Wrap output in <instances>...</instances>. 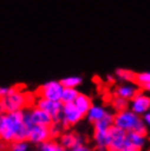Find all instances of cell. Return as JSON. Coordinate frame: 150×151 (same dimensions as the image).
<instances>
[{"label":"cell","instance_id":"obj_30","mask_svg":"<svg viewBox=\"0 0 150 151\" xmlns=\"http://www.w3.org/2000/svg\"><path fill=\"white\" fill-rule=\"evenodd\" d=\"M120 151H140V150H139V149H136V148L129 147V148H124L123 150H120Z\"/></svg>","mask_w":150,"mask_h":151},{"label":"cell","instance_id":"obj_16","mask_svg":"<svg viewBox=\"0 0 150 151\" xmlns=\"http://www.w3.org/2000/svg\"><path fill=\"white\" fill-rule=\"evenodd\" d=\"M113 124H114V115H113L112 113L107 112L100 121L95 122L93 124L94 130H97V132H105V130H107Z\"/></svg>","mask_w":150,"mask_h":151},{"label":"cell","instance_id":"obj_29","mask_svg":"<svg viewBox=\"0 0 150 151\" xmlns=\"http://www.w3.org/2000/svg\"><path fill=\"white\" fill-rule=\"evenodd\" d=\"M4 113H6L4 105V101H2V99H0V115H2Z\"/></svg>","mask_w":150,"mask_h":151},{"label":"cell","instance_id":"obj_1","mask_svg":"<svg viewBox=\"0 0 150 151\" xmlns=\"http://www.w3.org/2000/svg\"><path fill=\"white\" fill-rule=\"evenodd\" d=\"M30 127L24 122V110L6 112L0 115V140L8 144L27 140Z\"/></svg>","mask_w":150,"mask_h":151},{"label":"cell","instance_id":"obj_21","mask_svg":"<svg viewBox=\"0 0 150 151\" xmlns=\"http://www.w3.org/2000/svg\"><path fill=\"white\" fill-rule=\"evenodd\" d=\"M60 83L64 88H77L82 83V78L79 76H70L60 80Z\"/></svg>","mask_w":150,"mask_h":151},{"label":"cell","instance_id":"obj_22","mask_svg":"<svg viewBox=\"0 0 150 151\" xmlns=\"http://www.w3.org/2000/svg\"><path fill=\"white\" fill-rule=\"evenodd\" d=\"M127 105H128V101L123 98L115 96L114 100H113V107H114L115 111H117V112L126 110V109H127Z\"/></svg>","mask_w":150,"mask_h":151},{"label":"cell","instance_id":"obj_8","mask_svg":"<svg viewBox=\"0 0 150 151\" xmlns=\"http://www.w3.org/2000/svg\"><path fill=\"white\" fill-rule=\"evenodd\" d=\"M24 122L29 126H32V125L49 126L53 123V118L45 111L38 109V106H34L32 110L24 111Z\"/></svg>","mask_w":150,"mask_h":151},{"label":"cell","instance_id":"obj_19","mask_svg":"<svg viewBox=\"0 0 150 151\" xmlns=\"http://www.w3.org/2000/svg\"><path fill=\"white\" fill-rule=\"evenodd\" d=\"M40 151H67V150L60 144L48 139L40 145Z\"/></svg>","mask_w":150,"mask_h":151},{"label":"cell","instance_id":"obj_33","mask_svg":"<svg viewBox=\"0 0 150 151\" xmlns=\"http://www.w3.org/2000/svg\"><path fill=\"white\" fill-rule=\"evenodd\" d=\"M107 79H109L110 81H113V79H114V77H113V76H111V75H107Z\"/></svg>","mask_w":150,"mask_h":151},{"label":"cell","instance_id":"obj_5","mask_svg":"<svg viewBox=\"0 0 150 151\" xmlns=\"http://www.w3.org/2000/svg\"><path fill=\"white\" fill-rule=\"evenodd\" d=\"M63 90H64V87L60 81L52 80L38 88V90L36 91V95L38 98L47 99L52 101H60Z\"/></svg>","mask_w":150,"mask_h":151},{"label":"cell","instance_id":"obj_32","mask_svg":"<svg viewBox=\"0 0 150 151\" xmlns=\"http://www.w3.org/2000/svg\"><path fill=\"white\" fill-rule=\"evenodd\" d=\"M4 150V144H2V141L0 140V151Z\"/></svg>","mask_w":150,"mask_h":151},{"label":"cell","instance_id":"obj_26","mask_svg":"<svg viewBox=\"0 0 150 151\" xmlns=\"http://www.w3.org/2000/svg\"><path fill=\"white\" fill-rule=\"evenodd\" d=\"M67 151H90V149L82 144V145H79V146H77V147L71 148V149H68Z\"/></svg>","mask_w":150,"mask_h":151},{"label":"cell","instance_id":"obj_31","mask_svg":"<svg viewBox=\"0 0 150 151\" xmlns=\"http://www.w3.org/2000/svg\"><path fill=\"white\" fill-rule=\"evenodd\" d=\"M143 88H144V89H145V90L148 91V92H149V93H150V83H147V84H144Z\"/></svg>","mask_w":150,"mask_h":151},{"label":"cell","instance_id":"obj_14","mask_svg":"<svg viewBox=\"0 0 150 151\" xmlns=\"http://www.w3.org/2000/svg\"><path fill=\"white\" fill-rule=\"evenodd\" d=\"M106 113H107V111H106L105 107L92 104L91 107L89 109V111L87 112L86 116L88 118V121L90 122V123H92V124H94L95 122L100 121Z\"/></svg>","mask_w":150,"mask_h":151},{"label":"cell","instance_id":"obj_7","mask_svg":"<svg viewBox=\"0 0 150 151\" xmlns=\"http://www.w3.org/2000/svg\"><path fill=\"white\" fill-rule=\"evenodd\" d=\"M35 106L38 109L45 111L49 116L53 118V122H60L61 118V109H63V103L60 101H52L47 99L38 98L35 102Z\"/></svg>","mask_w":150,"mask_h":151},{"label":"cell","instance_id":"obj_28","mask_svg":"<svg viewBox=\"0 0 150 151\" xmlns=\"http://www.w3.org/2000/svg\"><path fill=\"white\" fill-rule=\"evenodd\" d=\"M8 91H9V88L7 87H0V99H4L6 95H7Z\"/></svg>","mask_w":150,"mask_h":151},{"label":"cell","instance_id":"obj_6","mask_svg":"<svg viewBox=\"0 0 150 151\" xmlns=\"http://www.w3.org/2000/svg\"><path fill=\"white\" fill-rule=\"evenodd\" d=\"M83 117L84 115L80 113V111L76 107L74 103H63L61 118H60V124L63 125V127L67 128L69 126L78 124Z\"/></svg>","mask_w":150,"mask_h":151},{"label":"cell","instance_id":"obj_34","mask_svg":"<svg viewBox=\"0 0 150 151\" xmlns=\"http://www.w3.org/2000/svg\"><path fill=\"white\" fill-rule=\"evenodd\" d=\"M149 111H150V107H149Z\"/></svg>","mask_w":150,"mask_h":151},{"label":"cell","instance_id":"obj_20","mask_svg":"<svg viewBox=\"0 0 150 151\" xmlns=\"http://www.w3.org/2000/svg\"><path fill=\"white\" fill-rule=\"evenodd\" d=\"M115 76H116L117 79L120 80V81H124V82H131V81L135 80V72L131 71L128 69H116Z\"/></svg>","mask_w":150,"mask_h":151},{"label":"cell","instance_id":"obj_24","mask_svg":"<svg viewBox=\"0 0 150 151\" xmlns=\"http://www.w3.org/2000/svg\"><path fill=\"white\" fill-rule=\"evenodd\" d=\"M136 82L144 86L147 83H150V71H145V72H139V73H135V80Z\"/></svg>","mask_w":150,"mask_h":151},{"label":"cell","instance_id":"obj_15","mask_svg":"<svg viewBox=\"0 0 150 151\" xmlns=\"http://www.w3.org/2000/svg\"><path fill=\"white\" fill-rule=\"evenodd\" d=\"M74 104L75 106L80 111V113H82L84 116H86L87 112L89 111V109L92 105V102H91V99L86 94H82V93H79L78 96L76 98V100L74 101Z\"/></svg>","mask_w":150,"mask_h":151},{"label":"cell","instance_id":"obj_23","mask_svg":"<svg viewBox=\"0 0 150 151\" xmlns=\"http://www.w3.org/2000/svg\"><path fill=\"white\" fill-rule=\"evenodd\" d=\"M61 128H63V125L60 124V122H53L48 126L50 138H55V137L59 136L60 132H61Z\"/></svg>","mask_w":150,"mask_h":151},{"label":"cell","instance_id":"obj_13","mask_svg":"<svg viewBox=\"0 0 150 151\" xmlns=\"http://www.w3.org/2000/svg\"><path fill=\"white\" fill-rule=\"evenodd\" d=\"M138 92H139V89L137 86L133 84V83H125V84L118 86V87L116 88L115 95L129 101V100H131Z\"/></svg>","mask_w":150,"mask_h":151},{"label":"cell","instance_id":"obj_3","mask_svg":"<svg viewBox=\"0 0 150 151\" xmlns=\"http://www.w3.org/2000/svg\"><path fill=\"white\" fill-rule=\"evenodd\" d=\"M114 125L122 128L125 132H138L140 134H147V126L143 121V117L134 113L131 110H123L114 115Z\"/></svg>","mask_w":150,"mask_h":151},{"label":"cell","instance_id":"obj_2","mask_svg":"<svg viewBox=\"0 0 150 151\" xmlns=\"http://www.w3.org/2000/svg\"><path fill=\"white\" fill-rule=\"evenodd\" d=\"M6 112L23 111L35 102V95L31 92L23 91L20 86L9 88L7 95L2 99Z\"/></svg>","mask_w":150,"mask_h":151},{"label":"cell","instance_id":"obj_17","mask_svg":"<svg viewBox=\"0 0 150 151\" xmlns=\"http://www.w3.org/2000/svg\"><path fill=\"white\" fill-rule=\"evenodd\" d=\"M93 139L99 151L107 150V141H109L107 130H105V132H97V130H94Z\"/></svg>","mask_w":150,"mask_h":151},{"label":"cell","instance_id":"obj_4","mask_svg":"<svg viewBox=\"0 0 150 151\" xmlns=\"http://www.w3.org/2000/svg\"><path fill=\"white\" fill-rule=\"evenodd\" d=\"M107 150L120 151L126 148V132L113 124L107 129Z\"/></svg>","mask_w":150,"mask_h":151},{"label":"cell","instance_id":"obj_25","mask_svg":"<svg viewBox=\"0 0 150 151\" xmlns=\"http://www.w3.org/2000/svg\"><path fill=\"white\" fill-rule=\"evenodd\" d=\"M29 144L26 142V140L24 141H17L13 142L11 146V151H30L29 149Z\"/></svg>","mask_w":150,"mask_h":151},{"label":"cell","instance_id":"obj_12","mask_svg":"<svg viewBox=\"0 0 150 151\" xmlns=\"http://www.w3.org/2000/svg\"><path fill=\"white\" fill-rule=\"evenodd\" d=\"M63 147L68 150L71 149L74 147H77L79 145L83 144V138L81 136H79L75 132H65L60 136V142Z\"/></svg>","mask_w":150,"mask_h":151},{"label":"cell","instance_id":"obj_9","mask_svg":"<svg viewBox=\"0 0 150 151\" xmlns=\"http://www.w3.org/2000/svg\"><path fill=\"white\" fill-rule=\"evenodd\" d=\"M50 139L49 135L48 126L44 125H32L29 129V135H27V141L32 144L41 145L46 140Z\"/></svg>","mask_w":150,"mask_h":151},{"label":"cell","instance_id":"obj_35","mask_svg":"<svg viewBox=\"0 0 150 151\" xmlns=\"http://www.w3.org/2000/svg\"><path fill=\"white\" fill-rule=\"evenodd\" d=\"M90 151H92V150H90Z\"/></svg>","mask_w":150,"mask_h":151},{"label":"cell","instance_id":"obj_11","mask_svg":"<svg viewBox=\"0 0 150 151\" xmlns=\"http://www.w3.org/2000/svg\"><path fill=\"white\" fill-rule=\"evenodd\" d=\"M146 135L138 132H126V148H136L141 150L146 145Z\"/></svg>","mask_w":150,"mask_h":151},{"label":"cell","instance_id":"obj_10","mask_svg":"<svg viewBox=\"0 0 150 151\" xmlns=\"http://www.w3.org/2000/svg\"><path fill=\"white\" fill-rule=\"evenodd\" d=\"M129 110L133 111L134 113L138 114L143 116L144 114L149 111L150 107V98L145 93H137L134 98L131 100V105Z\"/></svg>","mask_w":150,"mask_h":151},{"label":"cell","instance_id":"obj_27","mask_svg":"<svg viewBox=\"0 0 150 151\" xmlns=\"http://www.w3.org/2000/svg\"><path fill=\"white\" fill-rule=\"evenodd\" d=\"M141 117H143V121L145 123V125H146L148 128H150V111L146 112Z\"/></svg>","mask_w":150,"mask_h":151},{"label":"cell","instance_id":"obj_18","mask_svg":"<svg viewBox=\"0 0 150 151\" xmlns=\"http://www.w3.org/2000/svg\"><path fill=\"white\" fill-rule=\"evenodd\" d=\"M79 91L76 88H64L63 93H61V98H60V102L61 103H74L76 98L78 96Z\"/></svg>","mask_w":150,"mask_h":151}]
</instances>
